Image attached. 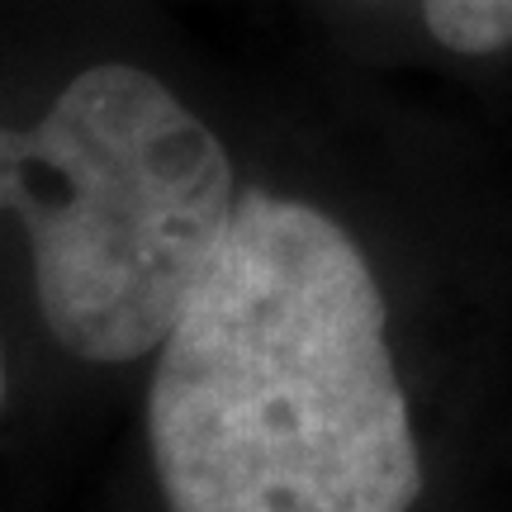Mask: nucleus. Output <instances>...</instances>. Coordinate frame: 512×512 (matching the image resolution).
Segmentation results:
<instances>
[{"label":"nucleus","instance_id":"1","mask_svg":"<svg viewBox=\"0 0 512 512\" xmlns=\"http://www.w3.org/2000/svg\"><path fill=\"white\" fill-rule=\"evenodd\" d=\"M147 432L171 512H408L422 460L361 247L252 190L166 332Z\"/></svg>","mask_w":512,"mask_h":512},{"label":"nucleus","instance_id":"2","mask_svg":"<svg viewBox=\"0 0 512 512\" xmlns=\"http://www.w3.org/2000/svg\"><path fill=\"white\" fill-rule=\"evenodd\" d=\"M238 200L223 143L143 67H86L34 128L0 124V209L29 228L43 323L81 361L162 347Z\"/></svg>","mask_w":512,"mask_h":512},{"label":"nucleus","instance_id":"3","mask_svg":"<svg viewBox=\"0 0 512 512\" xmlns=\"http://www.w3.org/2000/svg\"><path fill=\"white\" fill-rule=\"evenodd\" d=\"M427 29L451 53H498L512 43V0H422Z\"/></svg>","mask_w":512,"mask_h":512},{"label":"nucleus","instance_id":"4","mask_svg":"<svg viewBox=\"0 0 512 512\" xmlns=\"http://www.w3.org/2000/svg\"><path fill=\"white\" fill-rule=\"evenodd\" d=\"M0 403H5V356H0Z\"/></svg>","mask_w":512,"mask_h":512}]
</instances>
